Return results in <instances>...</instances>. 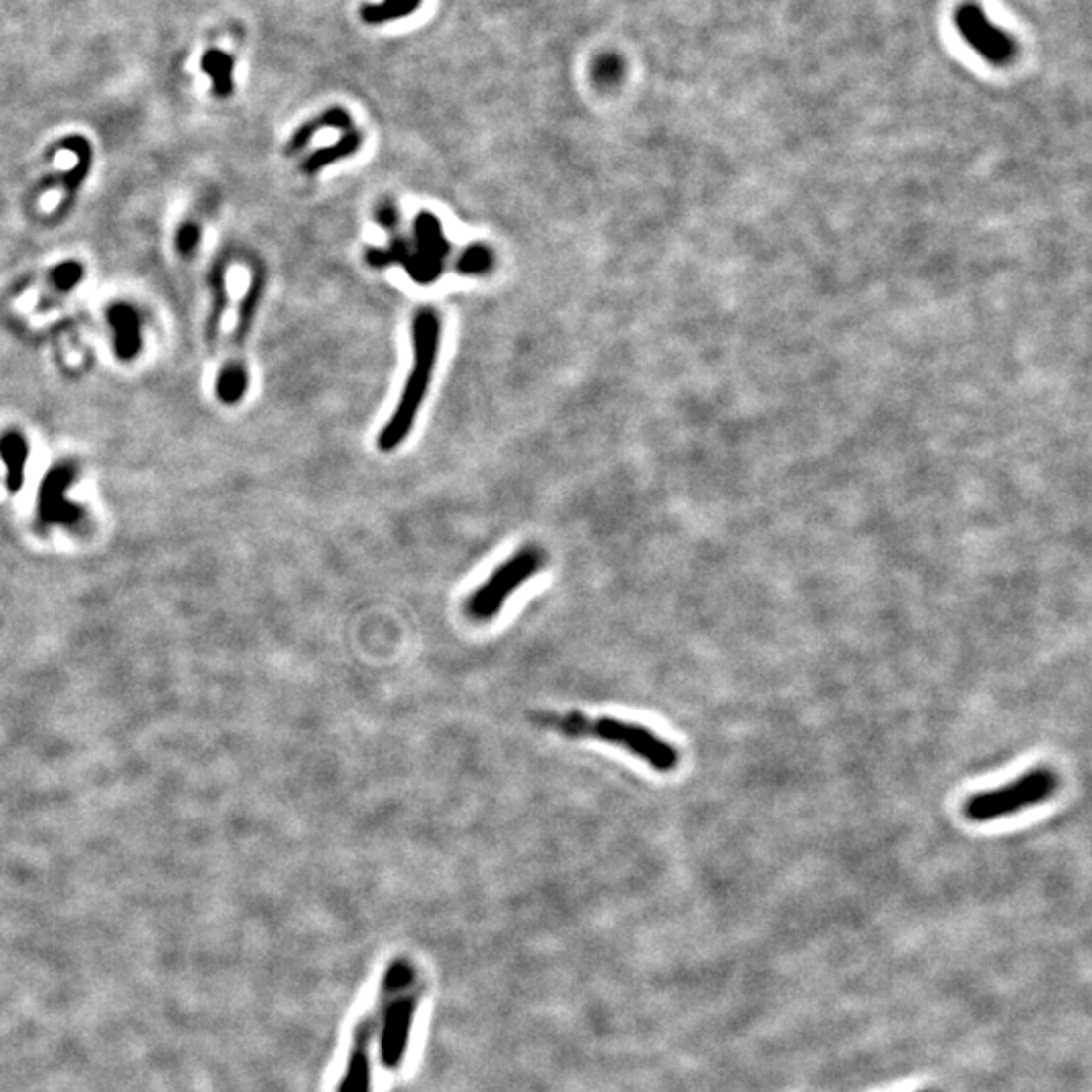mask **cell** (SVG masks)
<instances>
[{
  "label": "cell",
  "instance_id": "6da1fadb",
  "mask_svg": "<svg viewBox=\"0 0 1092 1092\" xmlns=\"http://www.w3.org/2000/svg\"><path fill=\"white\" fill-rule=\"evenodd\" d=\"M538 720L569 738H595L615 744V747L629 751L660 773H672L680 763V753L674 744L641 724L613 716L589 718L579 712L540 714Z\"/></svg>",
  "mask_w": 1092,
  "mask_h": 1092
},
{
  "label": "cell",
  "instance_id": "7a4b0ae2",
  "mask_svg": "<svg viewBox=\"0 0 1092 1092\" xmlns=\"http://www.w3.org/2000/svg\"><path fill=\"white\" fill-rule=\"evenodd\" d=\"M441 324L433 310L417 312L413 320V367L407 377L401 401L379 435V450L392 452L409 437L425 394L431 384V377L439 353Z\"/></svg>",
  "mask_w": 1092,
  "mask_h": 1092
},
{
  "label": "cell",
  "instance_id": "3957f363",
  "mask_svg": "<svg viewBox=\"0 0 1092 1092\" xmlns=\"http://www.w3.org/2000/svg\"><path fill=\"white\" fill-rule=\"evenodd\" d=\"M546 565V553L536 544L522 546L508 561L495 569L466 600V615L476 623L498 617L508 598Z\"/></svg>",
  "mask_w": 1092,
  "mask_h": 1092
},
{
  "label": "cell",
  "instance_id": "277c9868",
  "mask_svg": "<svg viewBox=\"0 0 1092 1092\" xmlns=\"http://www.w3.org/2000/svg\"><path fill=\"white\" fill-rule=\"evenodd\" d=\"M1056 789V773L1048 767H1037L1000 789L975 793L965 802L963 812L969 821H994L1050 800Z\"/></svg>",
  "mask_w": 1092,
  "mask_h": 1092
},
{
  "label": "cell",
  "instance_id": "5b68a950",
  "mask_svg": "<svg viewBox=\"0 0 1092 1092\" xmlns=\"http://www.w3.org/2000/svg\"><path fill=\"white\" fill-rule=\"evenodd\" d=\"M262 293H264V275H262V272H256L252 275L250 287H247L243 300L239 302V308H237V320H235L231 342H229V357L223 363V367L219 369L217 379H215L217 401L227 405V407H233V405L241 403L245 392H247V384H250V379H247V371H245V363H243V351H245V342H247V338H250L254 322H256V314H258V308H260V302H262Z\"/></svg>",
  "mask_w": 1092,
  "mask_h": 1092
},
{
  "label": "cell",
  "instance_id": "8992f818",
  "mask_svg": "<svg viewBox=\"0 0 1092 1092\" xmlns=\"http://www.w3.org/2000/svg\"><path fill=\"white\" fill-rule=\"evenodd\" d=\"M957 27H959V33L967 39V43L975 49V52L981 54L989 61L1002 63V61L1010 59V55L1014 54V45H1012L1010 37L1004 31H1000L994 23H991L981 13V9H977L973 5H967V7L959 9Z\"/></svg>",
  "mask_w": 1092,
  "mask_h": 1092
},
{
  "label": "cell",
  "instance_id": "52a82bcc",
  "mask_svg": "<svg viewBox=\"0 0 1092 1092\" xmlns=\"http://www.w3.org/2000/svg\"><path fill=\"white\" fill-rule=\"evenodd\" d=\"M415 1010H417V996L413 994V996H403L399 1000H394L384 1014L382 1036H381V1058L386 1068H399L403 1062Z\"/></svg>",
  "mask_w": 1092,
  "mask_h": 1092
},
{
  "label": "cell",
  "instance_id": "ba28073f",
  "mask_svg": "<svg viewBox=\"0 0 1092 1092\" xmlns=\"http://www.w3.org/2000/svg\"><path fill=\"white\" fill-rule=\"evenodd\" d=\"M73 480H75L73 464H59L47 472L39 488V514L43 520L73 524L81 516V510L75 504H71L65 495Z\"/></svg>",
  "mask_w": 1092,
  "mask_h": 1092
},
{
  "label": "cell",
  "instance_id": "9c48e42d",
  "mask_svg": "<svg viewBox=\"0 0 1092 1092\" xmlns=\"http://www.w3.org/2000/svg\"><path fill=\"white\" fill-rule=\"evenodd\" d=\"M57 148H61V151H69L75 155V164L69 168L67 174L63 176H57V178H52V180H45L43 182V188L41 192L49 190V188H55L57 182L63 184V205L59 207V211H55V215H65L71 211V207L75 205V198L83 186V182L87 180L89 172H91V164H93V148H91V142L85 138V136H65Z\"/></svg>",
  "mask_w": 1092,
  "mask_h": 1092
},
{
  "label": "cell",
  "instance_id": "30bf717a",
  "mask_svg": "<svg viewBox=\"0 0 1092 1092\" xmlns=\"http://www.w3.org/2000/svg\"><path fill=\"white\" fill-rule=\"evenodd\" d=\"M106 320L114 332V353L118 361L130 363L142 351V324L138 312L130 304H112Z\"/></svg>",
  "mask_w": 1092,
  "mask_h": 1092
},
{
  "label": "cell",
  "instance_id": "8fae6325",
  "mask_svg": "<svg viewBox=\"0 0 1092 1092\" xmlns=\"http://www.w3.org/2000/svg\"><path fill=\"white\" fill-rule=\"evenodd\" d=\"M375 1024L371 1018H367L355 1036V1046L346 1064L342 1082L338 1086V1092H371V1039H373Z\"/></svg>",
  "mask_w": 1092,
  "mask_h": 1092
},
{
  "label": "cell",
  "instance_id": "7c38bea8",
  "mask_svg": "<svg viewBox=\"0 0 1092 1092\" xmlns=\"http://www.w3.org/2000/svg\"><path fill=\"white\" fill-rule=\"evenodd\" d=\"M211 285V310L205 320V342L209 351H215L221 336L223 318L229 306V287H227V266L225 262H217L209 275Z\"/></svg>",
  "mask_w": 1092,
  "mask_h": 1092
},
{
  "label": "cell",
  "instance_id": "4fadbf2b",
  "mask_svg": "<svg viewBox=\"0 0 1092 1092\" xmlns=\"http://www.w3.org/2000/svg\"><path fill=\"white\" fill-rule=\"evenodd\" d=\"M0 460L7 472V486L17 491L25 480V468L29 460V441L19 431H7L0 435Z\"/></svg>",
  "mask_w": 1092,
  "mask_h": 1092
},
{
  "label": "cell",
  "instance_id": "5bb4252c",
  "mask_svg": "<svg viewBox=\"0 0 1092 1092\" xmlns=\"http://www.w3.org/2000/svg\"><path fill=\"white\" fill-rule=\"evenodd\" d=\"M322 128H334V130L349 132V130H353V122H351L349 112H344L342 108H332V110L324 112L322 116L310 120V122L304 124L302 128H297V130L293 132V136L289 138L287 146H285V153H287V155L300 153L302 148H306L308 142L314 138V134L320 132Z\"/></svg>",
  "mask_w": 1092,
  "mask_h": 1092
},
{
  "label": "cell",
  "instance_id": "9a60e30c",
  "mask_svg": "<svg viewBox=\"0 0 1092 1092\" xmlns=\"http://www.w3.org/2000/svg\"><path fill=\"white\" fill-rule=\"evenodd\" d=\"M361 142H363V138L357 130L344 132V136L336 144H332L328 148H322V151H316L312 157H308L302 164V170L308 172V174H314V172L322 170L324 166H328V164H332L340 159L353 157L361 148Z\"/></svg>",
  "mask_w": 1092,
  "mask_h": 1092
},
{
  "label": "cell",
  "instance_id": "2e32d148",
  "mask_svg": "<svg viewBox=\"0 0 1092 1092\" xmlns=\"http://www.w3.org/2000/svg\"><path fill=\"white\" fill-rule=\"evenodd\" d=\"M233 57L219 52V49H211L201 59L203 71L213 81V93L217 97H229L233 93Z\"/></svg>",
  "mask_w": 1092,
  "mask_h": 1092
},
{
  "label": "cell",
  "instance_id": "e0dca14e",
  "mask_svg": "<svg viewBox=\"0 0 1092 1092\" xmlns=\"http://www.w3.org/2000/svg\"><path fill=\"white\" fill-rule=\"evenodd\" d=\"M421 5V0H382L379 5H365L361 9V19L369 25H382L413 15Z\"/></svg>",
  "mask_w": 1092,
  "mask_h": 1092
},
{
  "label": "cell",
  "instance_id": "ac0fdd59",
  "mask_svg": "<svg viewBox=\"0 0 1092 1092\" xmlns=\"http://www.w3.org/2000/svg\"><path fill=\"white\" fill-rule=\"evenodd\" d=\"M83 275H85V270H83V264L79 262L69 260V262L57 264L52 272H49V279H47L49 295L61 297L71 293L73 289L79 287V283L83 281Z\"/></svg>",
  "mask_w": 1092,
  "mask_h": 1092
},
{
  "label": "cell",
  "instance_id": "d6986e66",
  "mask_svg": "<svg viewBox=\"0 0 1092 1092\" xmlns=\"http://www.w3.org/2000/svg\"><path fill=\"white\" fill-rule=\"evenodd\" d=\"M491 266H493V254L488 250L486 245L468 247V250L462 254V258L458 262V270L462 273H470V275L486 273V272H490Z\"/></svg>",
  "mask_w": 1092,
  "mask_h": 1092
},
{
  "label": "cell",
  "instance_id": "ffe728a7",
  "mask_svg": "<svg viewBox=\"0 0 1092 1092\" xmlns=\"http://www.w3.org/2000/svg\"><path fill=\"white\" fill-rule=\"evenodd\" d=\"M201 239H203V229H201V225H198L196 221H184V223L178 227L176 239H174L176 252L180 254V258H184V260L192 258V256L198 252V245H201Z\"/></svg>",
  "mask_w": 1092,
  "mask_h": 1092
},
{
  "label": "cell",
  "instance_id": "44dd1931",
  "mask_svg": "<svg viewBox=\"0 0 1092 1092\" xmlns=\"http://www.w3.org/2000/svg\"><path fill=\"white\" fill-rule=\"evenodd\" d=\"M623 63L617 55H601L593 65V79L603 87H609L621 79Z\"/></svg>",
  "mask_w": 1092,
  "mask_h": 1092
},
{
  "label": "cell",
  "instance_id": "7402d4cb",
  "mask_svg": "<svg viewBox=\"0 0 1092 1092\" xmlns=\"http://www.w3.org/2000/svg\"><path fill=\"white\" fill-rule=\"evenodd\" d=\"M411 979H413V971H411V967L407 965V961H394V963L388 967L386 975H384V987L396 991V989H401V987H407V985L411 983Z\"/></svg>",
  "mask_w": 1092,
  "mask_h": 1092
},
{
  "label": "cell",
  "instance_id": "603a6c76",
  "mask_svg": "<svg viewBox=\"0 0 1092 1092\" xmlns=\"http://www.w3.org/2000/svg\"><path fill=\"white\" fill-rule=\"evenodd\" d=\"M377 221L386 229H392V227L399 225V213H396V207L390 205V203L382 205L377 213Z\"/></svg>",
  "mask_w": 1092,
  "mask_h": 1092
}]
</instances>
